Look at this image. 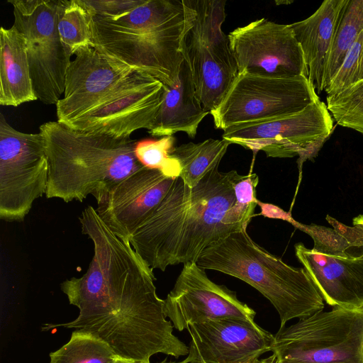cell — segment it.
Wrapping results in <instances>:
<instances>
[{"instance_id": "ffe728a7", "label": "cell", "mask_w": 363, "mask_h": 363, "mask_svg": "<svg viewBox=\"0 0 363 363\" xmlns=\"http://www.w3.org/2000/svg\"><path fill=\"white\" fill-rule=\"evenodd\" d=\"M160 107L148 132L152 136H173L178 132L194 138L199 123L210 113L198 99L190 69L184 60L176 83L164 85Z\"/></svg>"}, {"instance_id": "8992f818", "label": "cell", "mask_w": 363, "mask_h": 363, "mask_svg": "<svg viewBox=\"0 0 363 363\" xmlns=\"http://www.w3.org/2000/svg\"><path fill=\"white\" fill-rule=\"evenodd\" d=\"M185 26L181 42L196 94L210 113L221 103L238 75L228 36L222 30L225 1L182 0Z\"/></svg>"}, {"instance_id": "d4e9b609", "label": "cell", "mask_w": 363, "mask_h": 363, "mask_svg": "<svg viewBox=\"0 0 363 363\" xmlns=\"http://www.w3.org/2000/svg\"><path fill=\"white\" fill-rule=\"evenodd\" d=\"M116 357L105 342L91 333L75 330L65 345L50 353V363H109Z\"/></svg>"}, {"instance_id": "4316f807", "label": "cell", "mask_w": 363, "mask_h": 363, "mask_svg": "<svg viewBox=\"0 0 363 363\" xmlns=\"http://www.w3.org/2000/svg\"><path fill=\"white\" fill-rule=\"evenodd\" d=\"M174 141L173 136L140 140L135 146V157L143 166L177 178L179 177L181 166L178 160L170 155Z\"/></svg>"}, {"instance_id": "30bf717a", "label": "cell", "mask_w": 363, "mask_h": 363, "mask_svg": "<svg viewBox=\"0 0 363 363\" xmlns=\"http://www.w3.org/2000/svg\"><path fill=\"white\" fill-rule=\"evenodd\" d=\"M49 162L43 134L13 128L0 113V218L21 221L45 194Z\"/></svg>"}, {"instance_id": "e0dca14e", "label": "cell", "mask_w": 363, "mask_h": 363, "mask_svg": "<svg viewBox=\"0 0 363 363\" xmlns=\"http://www.w3.org/2000/svg\"><path fill=\"white\" fill-rule=\"evenodd\" d=\"M176 178L143 167L96 200V211L118 237L130 242L135 232L154 212Z\"/></svg>"}, {"instance_id": "ac0fdd59", "label": "cell", "mask_w": 363, "mask_h": 363, "mask_svg": "<svg viewBox=\"0 0 363 363\" xmlns=\"http://www.w3.org/2000/svg\"><path fill=\"white\" fill-rule=\"evenodd\" d=\"M75 56L66 72L63 97L55 104L61 123L87 111L134 72L111 62L94 48L79 49Z\"/></svg>"}, {"instance_id": "9a60e30c", "label": "cell", "mask_w": 363, "mask_h": 363, "mask_svg": "<svg viewBox=\"0 0 363 363\" xmlns=\"http://www.w3.org/2000/svg\"><path fill=\"white\" fill-rule=\"evenodd\" d=\"M164 313L179 331L211 320H254L255 311L236 292L211 281L196 262L184 264L174 286L164 300Z\"/></svg>"}, {"instance_id": "3957f363", "label": "cell", "mask_w": 363, "mask_h": 363, "mask_svg": "<svg viewBox=\"0 0 363 363\" xmlns=\"http://www.w3.org/2000/svg\"><path fill=\"white\" fill-rule=\"evenodd\" d=\"M94 48L111 62L173 86L184 57L182 1L145 0L116 17L91 16Z\"/></svg>"}, {"instance_id": "7c38bea8", "label": "cell", "mask_w": 363, "mask_h": 363, "mask_svg": "<svg viewBox=\"0 0 363 363\" xmlns=\"http://www.w3.org/2000/svg\"><path fill=\"white\" fill-rule=\"evenodd\" d=\"M333 128L326 104L316 100L296 114L245 123L224 130L223 139L272 157H313Z\"/></svg>"}, {"instance_id": "4dcf8cb0", "label": "cell", "mask_w": 363, "mask_h": 363, "mask_svg": "<svg viewBox=\"0 0 363 363\" xmlns=\"http://www.w3.org/2000/svg\"><path fill=\"white\" fill-rule=\"evenodd\" d=\"M326 220L345 238L350 252L363 259V215L355 217L352 226L346 225L330 216H326Z\"/></svg>"}, {"instance_id": "7402d4cb", "label": "cell", "mask_w": 363, "mask_h": 363, "mask_svg": "<svg viewBox=\"0 0 363 363\" xmlns=\"http://www.w3.org/2000/svg\"><path fill=\"white\" fill-rule=\"evenodd\" d=\"M230 143L209 138L197 143H188L174 147L170 155L180 166L179 177L191 187L196 186L209 172L219 164Z\"/></svg>"}, {"instance_id": "277c9868", "label": "cell", "mask_w": 363, "mask_h": 363, "mask_svg": "<svg viewBox=\"0 0 363 363\" xmlns=\"http://www.w3.org/2000/svg\"><path fill=\"white\" fill-rule=\"evenodd\" d=\"M49 162L48 199L96 200L143 166L135 140L72 129L58 121L40 126Z\"/></svg>"}, {"instance_id": "f546056e", "label": "cell", "mask_w": 363, "mask_h": 363, "mask_svg": "<svg viewBox=\"0 0 363 363\" xmlns=\"http://www.w3.org/2000/svg\"><path fill=\"white\" fill-rule=\"evenodd\" d=\"M145 0H79L91 16L116 17L140 6Z\"/></svg>"}, {"instance_id": "2e32d148", "label": "cell", "mask_w": 363, "mask_h": 363, "mask_svg": "<svg viewBox=\"0 0 363 363\" xmlns=\"http://www.w3.org/2000/svg\"><path fill=\"white\" fill-rule=\"evenodd\" d=\"M190 363H252L271 352L274 335L254 320H211L190 325Z\"/></svg>"}, {"instance_id": "9c48e42d", "label": "cell", "mask_w": 363, "mask_h": 363, "mask_svg": "<svg viewBox=\"0 0 363 363\" xmlns=\"http://www.w3.org/2000/svg\"><path fill=\"white\" fill-rule=\"evenodd\" d=\"M319 97L307 77H267L239 73L210 113L216 128L282 118L304 110Z\"/></svg>"}, {"instance_id": "4fadbf2b", "label": "cell", "mask_w": 363, "mask_h": 363, "mask_svg": "<svg viewBox=\"0 0 363 363\" xmlns=\"http://www.w3.org/2000/svg\"><path fill=\"white\" fill-rule=\"evenodd\" d=\"M164 91L162 82L134 71L90 109L64 124L77 130L130 138L138 130L151 129Z\"/></svg>"}, {"instance_id": "603a6c76", "label": "cell", "mask_w": 363, "mask_h": 363, "mask_svg": "<svg viewBox=\"0 0 363 363\" xmlns=\"http://www.w3.org/2000/svg\"><path fill=\"white\" fill-rule=\"evenodd\" d=\"M58 31L70 56L79 49L94 48L91 16L79 0H60Z\"/></svg>"}, {"instance_id": "d6986e66", "label": "cell", "mask_w": 363, "mask_h": 363, "mask_svg": "<svg viewBox=\"0 0 363 363\" xmlns=\"http://www.w3.org/2000/svg\"><path fill=\"white\" fill-rule=\"evenodd\" d=\"M348 0H325L308 18L290 24L300 44L308 79L315 91H324L325 71Z\"/></svg>"}, {"instance_id": "5bb4252c", "label": "cell", "mask_w": 363, "mask_h": 363, "mask_svg": "<svg viewBox=\"0 0 363 363\" xmlns=\"http://www.w3.org/2000/svg\"><path fill=\"white\" fill-rule=\"evenodd\" d=\"M228 36L238 74L308 77L304 55L290 24L263 18L235 28Z\"/></svg>"}, {"instance_id": "7a4b0ae2", "label": "cell", "mask_w": 363, "mask_h": 363, "mask_svg": "<svg viewBox=\"0 0 363 363\" xmlns=\"http://www.w3.org/2000/svg\"><path fill=\"white\" fill-rule=\"evenodd\" d=\"M239 174L216 168L193 187L177 177L132 235L130 245L152 269L164 271L171 265L196 262L212 244L244 229L228 220L235 203L233 185Z\"/></svg>"}, {"instance_id": "83f0119b", "label": "cell", "mask_w": 363, "mask_h": 363, "mask_svg": "<svg viewBox=\"0 0 363 363\" xmlns=\"http://www.w3.org/2000/svg\"><path fill=\"white\" fill-rule=\"evenodd\" d=\"M258 182L259 177L255 173L239 174L235 180L233 186L235 203L228 213V220L231 224L247 229L258 203L256 199Z\"/></svg>"}, {"instance_id": "52a82bcc", "label": "cell", "mask_w": 363, "mask_h": 363, "mask_svg": "<svg viewBox=\"0 0 363 363\" xmlns=\"http://www.w3.org/2000/svg\"><path fill=\"white\" fill-rule=\"evenodd\" d=\"M277 363H363V308L335 306L279 328Z\"/></svg>"}, {"instance_id": "ba28073f", "label": "cell", "mask_w": 363, "mask_h": 363, "mask_svg": "<svg viewBox=\"0 0 363 363\" xmlns=\"http://www.w3.org/2000/svg\"><path fill=\"white\" fill-rule=\"evenodd\" d=\"M13 26L25 38L35 96L45 104H56L65 92L71 56L58 31L60 0H9Z\"/></svg>"}, {"instance_id": "836d02e7", "label": "cell", "mask_w": 363, "mask_h": 363, "mask_svg": "<svg viewBox=\"0 0 363 363\" xmlns=\"http://www.w3.org/2000/svg\"><path fill=\"white\" fill-rule=\"evenodd\" d=\"M159 363H190L189 362H187L185 359H183L182 361H180V362H172V361H169V362H167L166 359L159 362Z\"/></svg>"}, {"instance_id": "1f68e13d", "label": "cell", "mask_w": 363, "mask_h": 363, "mask_svg": "<svg viewBox=\"0 0 363 363\" xmlns=\"http://www.w3.org/2000/svg\"><path fill=\"white\" fill-rule=\"evenodd\" d=\"M252 363H277V358L272 354L271 356L268 357L259 359Z\"/></svg>"}, {"instance_id": "6da1fadb", "label": "cell", "mask_w": 363, "mask_h": 363, "mask_svg": "<svg viewBox=\"0 0 363 363\" xmlns=\"http://www.w3.org/2000/svg\"><path fill=\"white\" fill-rule=\"evenodd\" d=\"M79 220L82 233L93 242L94 256L83 276L61 284L79 315L43 329L87 332L105 342L118 357L135 363H150L157 353L175 358L187 355L189 347L174 335V326L166 319L152 269L129 242L110 230L93 206H87Z\"/></svg>"}, {"instance_id": "5b68a950", "label": "cell", "mask_w": 363, "mask_h": 363, "mask_svg": "<svg viewBox=\"0 0 363 363\" xmlns=\"http://www.w3.org/2000/svg\"><path fill=\"white\" fill-rule=\"evenodd\" d=\"M196 264L238 278L260 292L277 310L280 328L294 318L322 311L324 300L305 268L285 263L256 244L247 230L233 232L205 249Z\"/></svg>"}, {"instance_id": "d6a6232c", "label": "cell", "mask_w": 363, "mask_h": 363, "mask_svg": "<svg viewBox=\"0 0 363 363\" xmlns=\"http://www.w3.org/2000/svg\"><path fill=\"white\" fill-rule=\"evenodd\" d=\"M109 363H135V362L130 361V360L125 359H123L121 357H116L115 359H113V361H111Z\"/></svg>"}, {"instance_id": "8fae6325", "label": "cell", "mask_w": 363, "mask_h": 363, "mask_svg": "<svg viewBox=\"0 0 363 363\" xmlns=\"http://www.w3.org/2000/svg\"><path fill=\"white\" fill-rule=\"evenodd\" d=\"M314 242L312 249L295 245L296 255L331 306L363 308V259L352 255L347 242L335 228L295 223Z\"/></svg>"}, {"instance_id": "44dd1931", "label": "cell", "mask_w": 363, "mask_h": 363, "mask_svg": "<svg viewBox=\"0 0 363 363\" xmlns=\"http://www.w3.org/2000/svg\"><path fill=\"white\" fill-rule=\"evenodd\" d=\"M26 40L12 26L0 28V104L18 106L37 100Z\"/></svg>"}, {"instance_id": "484cf974", "label": "cell", "mask_w": 363, "mask_h": 363, "mask_svg": "<svg viewBox=\"0 0 363 363\" xmlns=\"http://www.w3.org/2000/svg\"><path fill=\"white\" fill-rule=\"evenodd\" d=\"M326 102L330 113L339 125L363 135V80L338 94L327 96Z\"/></svg>"}, {"instance_id": "f1b7e54d", "label": "cell", "mask_w": 363, "mask_h": 363, "mask_svg": "<svg viewBox=\"0 0 363 363\" xmlns=\"http://www.w3.org/2000/svg\"><path fill=\"white\" fill-rule=\"evenodd\" d=\"M363 80V30L350 47L342 64L324 89L327 96L338 94Z\"/></svg>"}, {"instance_id": "cb8c5ba5", "label": "cell", "mask_w": 363, "mask_h": 363, "mask_svg": "<svg viewBox=\"0 0 363 363\" xmlns=\"http://www.w3.org/2000/svg\"><path fill=\"white\" fill-rule=\"evenodd\" d=\"M362 30L363 0H348L327 62L324 77L325 89L342 64L350 47Z\"/></svg>"}]
</instances>
